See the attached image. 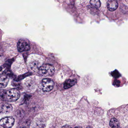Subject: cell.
I'll return each instance as SVG.
<instances>
[{
  "label": "cell",
  "instance_id": "obj_1",
  "mask_svg": "<svg viewBox=\"0 0 128 128\" xmlns=\"http://www.w3.org/2000/svg\"><path fill=\"white\" fill-rule=\"evenodd\" d=\"M20 94L16 88L10 89L8 90H0V96L1 98L8 102H16L20 97Z\"/></svg>",
  "mask_w": 128,
  "mask_h": 128
},
{
  "label": "cell",
  "instance_id": "obj_2",
  "mask_svg": "<svg viewBox=\"0 0 128 128\" xmlns=\"http://www.w3.org/2000/svg\"><path fill=\"white\" fill-rule=\"evenodd\" d=\"M54 67L50 64H44L41 66L38 70L40 75L42 76H49L53 75L54 73Z\"/></svg>",
  "mask_w": 128,
  "mask_h": 128
},
{
  "label": "cell",
  "instance_id": "obj_3",
  "mask_svg": "<svg viewBox=\"0 0 128 128\" xmlns=\"http://www.w3.org/2000/svg\"><path fill=\"white\" fill-rule=\"evenodd\" d=\"M42 87L43 91L48 92L50 91L54 88V84L50 78H44L42 81Z\"/></svg>",
  "mask_w": 128,
  "mask_h": 128
},
{
  "label": "cell",
  "instance_id": "obj_4",
  "mask_svg": "<svg viewBox=\"0 0 128 128\" xmlns=\"http://www.w3.org/2000/svg\"><path fill=\"white\" fill-rule=\"evenodd\" d=\"M14 124V119L12 117H7L0 120V128H11Z\"/></svg>",
  "mask_w": 128,
  "mask_h": 128
},
{
  "label": "cell",
  "instance_id": "obj_5",
  "mask_svg": "<svg viewBox=\"0 0 128 128\" xmlns=\"http://www.w3.org/2000/svg\"><path fill=\"white\" fill-rule=\"evenodd\" d=\"M18 48L20 52L29 50L30 48V42L27 40H20L18 43Z\"/></svg>",
  "mask_w": 128,
  "mask_h": 128
},
{
  "label": "cell",
  "instance_id": "obj_6",
  "mask_svg": "<svg viewBox=\"0 0 128 128\" xmlns=\"http://www.w3.org/2000/svg\"><path fill=\"white\" fill-rule=\"evenodd\" d=\"M13 109L12 105L6 102H2L0 104V112L3 113H9Z\"/></svg>",
  "mask_w": 128,
  "mask_h": 128
},
{
  "label": "cell",
  "instance_id": "obj_7",
  "mask_svg": "<svg viewBox=\"0 0 128 128\" xmlns=\"http://www.w3.org/2000/svg\"><path fill=\"white\" fill-rule=\"evenodd\" d=\"M9 76L6 74L0 76V88H4L8 85L9 81Z\"/></svg>",
  "mask_w": 128,
  "mask_h": 128
},
{
  "label": "cell",
  "instance_id": "obj_8",
  "mask_svg": "<svg viewBox=\"0 0 128 128\" xmlns=\"http://www.w3.org/2000/svg\"><path fill=\"white\" fill-rule=\"evenodd\" d=\"M24 86L25 88L28 91H32L35 89V84L33 80L30 79H27L24 82Z\"/></svg>",
  "mask_w": 128,
  "mask_h": 128
},
{
  "label": "cell",
  "instance_id": "obj_9",
  "mask_svg": "<svg viewBox=\"0 0 128 128\" xmlns=\"http://www.w3.org/2000/svg\"><path fill=\"white\" fill-rule=\"evenodd\" d=\"M118 6V3L115 0H108L107 2V8L111 12L115 11L117 9Z\"/></svg>",
  "mask_w": 128,
  "mask_h": 128
},
{
  "label": "cell",
  "instance_id": "obj_10",
  "mask_svg": "<svg viewBox=\"0 0 128 128\" xmlns=\"http://www.w3.org/2000/svg\"><path fill=\"white\" fill-rule=\"evenodd\" d=\"M77 81L76 79H68L66 80L64 84V88L65 89H68L71 87L75 85L77 83Z\"/></svg>",
  "mask_w": 128,
  "mask_h": 128
},
{
  "label": "cell",
  "instance_id": "obj_11",
  "mask_svg": "<svg viewBox=\"0 0 128 128\" xmlns=\"http://www.w3.org/2000/svg\"><path fill=\"white\" fill-rule=\"evenodd\" d=\"M29 66L30 68L33 71L38 70L40 66V62L37 60H32L30 62Z\"/></svg>",
  "mask_w": 128,
  "mask_h": 128
},
{
  "label": "cell",
  "instance_id": "obj_12",
  "mask_svg": "<svg viewBox=\"0 0 128 128\" xmlns=\"http://www.w3.org/2000/svg\"><path fill=\"white\" fill-rule=\"evenodd\" d=\"M109 125L112 128H119L120 123L119 121L115 118H113L110 120Z\"/></svg>",
  "mask_w": 128,
  "mask_h": 128
},
{
  "label": "cell",
  "instance_id": "obj_13",
  "mask_svg": "<svg viewBox=\"0 0 128 128\" xmlns=\"http://www.w3.org/2000/svg\"><path fill=\"white\" fill-rule=\"evenodd\" d=\"M90 4L96 8H99L101 6L100 0H90Z\"/></svg>",
  "mask_w": 128,
  "mask_h": 128
},
{
  "label": "cell",
  "instance_id": "obj_14",
  "mask_svg": "<svg viewBox=\"0 0 128 128\" xmlns=\"http://www.w3.org/2000/svg\"><path fill=\"white\" fill-rule=\"evenodd\" d=\"M111 74L112 76L115 78H119L120 76V73H119V72L117 70H115V71L112 72Z\"/></svg>",
  "mask_w": 128,
  "mask_h": 128
},
{
  "label": "cell",
  "instance_id": "obj_15",
  "mask_svg": "<svg viewBox=\"0 0 128 128\" xmlns=\"http://www.w3.org/2000/svg\"><path fill=\"white\" fill-rule=\"evenodd\" d=\"M12 84H13V85H14V86L16 87V88H17L16 89H17L18 88H19V87L20 86V84L18 83V81L16 80L15 81L13 82H12Z\"/></svg>",
  "mask_w": 128,
  "mask_h": 128
},
{
  "label": "cell",
  "instance_id": "obj_16",
  "mask_svg": "<svg viewBox=\"0 0 128 128\" xmlns=\"http://www.w3.org/2000/svg\"><path fill=\"white\" fill-rule=\"evenodd\" d=\"M120 81L116 80L114 81V84L115 86H120Z\"/></svg>",
  "mask_w": 128,
  "mask_h": 128
},
{
  "label": "cell",
  "instance_id": "obj_17",
  "mask_svg": "<svg viewBox=\"0 0 128 128\" xmlns=\"http://www.w3.org/2000/svg\"><path fill=\"white\" fill-rule=\"evenodd\" d=\"M2 52L1 51V50H0V56H2Z\"/></svg>",
  "mask_w": 128,
  "mask_h": 128
},
{
  "label": "cell",
  "instance_id": "obj_18",
  "mask_svg": "<svg viewBox=\"0 0 128 128\" xmlns=\"http://www.w3.org/2000/svg\"><path fill=\"white\" fill-rule=\"evenodd\" d=\"M116 1H118V0H115Z\"/></svg>",
  "mask_w": 128,
  "mask_h": 128
}]
</instances>
